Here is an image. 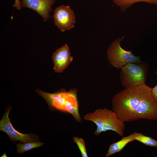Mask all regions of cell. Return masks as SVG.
I'll use <instances>...</instances> for the list:
<instances>
[{
	"instance_id": "1",
	"label": "cell",
	"mask_w": 157,
	"mask_h": 157,
	"mask_svg": "<svg viewBox=\"0 0 157 157\" xmlns=\"http://www.w3.org/2000/svg\"><path fill=\"white\" fill-rule=\"evenodd\" d=\"M151 90L145 83L124 88L113 96L112 110L124 122L157 120V103Z\"/></svg>"
},
{
	"instance_id": "2",
	"label": "cell",
	"mask_w": 157,
	"mask_h": 157,
	"mask_svg": "<svg viewBox=\"0 0 157 157\" xmlns=\"http://www.w3.org/2000/svg\"><path fill=\"white\" fill-rule=\"evenodd\" d=\"M84 120L93 122L97 128L94 134L98 135L102 132L112 131L123 137L125 128L124 122L120 119L114 111L106 108L98 109L85 115Z\"/></svg>"
},
{
	"instance_id": "3",
	"label": "cell",
	"mask_w": 157,
	"mask_h": 157,
	"mask_svg": "<svg viewBox=\"0 0 157 157\" xmlns=\"http://www.w3.org/2000/svg\"><path fill=\"white\" fill-rule=\"evenodd\" d=\"M148 67L149 65L144 62L128 63L121 69V84L126 88L145 83Z\"/></svg>"
},
{
	"instance_id": "4",
	"label": "cell",
	"mask_w": 157,
	"mask_h": 157,
	"mask_svg": "<svg viewBox=\"0 0 157 157\" xmlns=\"http://www.w3.org/2000/svg\"><path fill=\"white\" fill-rule=\"evenodd\" d=\"M124 36L117 38L109 46L107 52L108 61L113 67L117 69H121L129 63H140L142 61L140 56H136L131 51H126L122 47L121 42Z\"/></svg>"
},
{
	"instance_id": "5",
	"label": "cell",
	"mask_w": 157,
	"mask_h": 157,
	"mask_svg": "<svg viewBox=\"0 0 157 157\" xmlns=\"http://www.w3.org/2000/svg\"><path fill=\"white\" fill-rule=\"evenodd\" d=\"M11 107L8 108L3 115L2 119L0 121V130L6 133L9 136L12 141H20L23 143L39 141L38 136L33 133H29L24 134L18 132L13 126L8 117Z\"/></svg>"
},
{
	"instance_id": "6",
	"label": "cell",
	"mask_w": 157,
	"mask_h": 157,
	"mask_svg": "<svg viewBox=\"0 0 157 157\" xmlns=\"http://www.w3.org/2000/svg\"><path fill=\"white\" fill-rule=\"evenodd\" d=\"M52 17L54 25L62 32L72 28L76 22L73 10L69 6H58L54 10Z\"/></svg>"
},
{
	"instance_id": "7",
	"label": "cell",
	"mask_w": 157,
	"mask_h": 157,
	"mask_svg": "<svg viewBox=\"0 0 157 157\" xmlns=\"http://www.w3.org/2000/svg\"><path fill=\"white\" fill-rule=\"evenodd\" d=\"M56 0H20L22 7L28 8L33 10L42 16L43 21L46 22L50 19L52 6Z\"/></svg>"
},
{
	"instance_id": "8",
	"label": "cell",
	"mask_w": 157,
	"mask_h": 157,
	"mask_svg": "<svg viewBox=\"0 0 157 157\" xmlns=\"http://www.w3.org/2000/svg\"><path fill=\"white\" fill-rule=\"evenodd\" d=\"M52 58L54 64L53 69L56 73L63 72L73 60L69 47L66 44L57 49L53 53Z\"/></svg>"
},
{
	"instance_id": "9",
	"label": "cell",
	"mask_w": 157,
	"mask_h": 157,
	"mask_svg": "<svg viewBox=\"0 0 157 157\" xmlns=\"http://www.w3.org/2000/svg\"><path fill=\"white\" fill-rule=\"evenodd\" d=\"M35 91L46 100L50 106L62 111L63 106L70 94L69 91L50 93L37 89Z\"/></svg>"
},
{
	"instance_id": "10",
	"label": "cell",
	"mask_w": 157,
	"mask_h": 157,
	"mask_svg": "<svg viewBox=\"0 0 157 157\" xmlns=\"http://www.w3.org/2000/svg\"><path fill=\"white\" fill-rule=\"evenodd\" d=\"M69 91V95L63 106V111L71 114L77 122L81 123L82 119L79 112L77 90L76 89H72Z\"/></svg>"
},
{
	"instance_id": "11",
	"label": "cell",
	"mask_w": 157,
	"mask_h": 157,
	"mask_svg": "<svg viewBox=\"0 0 157 157\" xmlns=\"http://www.w3.org/2000/svg\"><path fill=\"white\" fill-rule=\"evenodd\" d=\"M134 140L133 133L123 137L119 141L110 145L106 157H109L116 153L120 152L128 144Z\"/></svg>"
},
{
	"instance_id": "12",
	"label": "cell",
	"mask_w": 157,
	"mask_h": 157,
	"mask_svg": "<svg viewBox=\"0 0 157 157\" xmlns=\"http://www.w3.org/2000/svg\"><path fill=\"white\" fill-rule=\"evenodd\" d=\"M113 1L123 12L134 4L138 2H145L157 5V0H113Z\"/></svg>"
},
{
	"instance_id": "13",
	"label": "cell",
	"mask_w": 157,
	"mask_h": 157,
	"mask_svg": "<svg viewBox=\"0 0 157 157\" xmlns=\"http://www.w3.org/2000/svg\"><path fill=\"white\" fill-rule=\"evenodd\" d=\"M135 140L146 145L153 147H157V140L151 137L146 136L141 133H133Z\"/></svg>"
},
{
	"instance_id": "14",
	"label": "cell",
	"mask_w": 157,
	"mask_h": 157,
	"mask_svg": "<svg viewBox=\"0 0 157 157\" xmlns=\"http://www.w3.org/2000/svg\"><path fill=\"white\" fill-rule=\"evenodd\" d=\"M44 143L38 141H33L24 144L19 143L16 145L17 152L22 154L25 152L33 148L39 147L44 144Z\"/></svg>"
},
{
	"instance_id": "15",
	"label": "cell",
	"mask_w": 157,
	"mask_h": 157,
	"mask_svg": "<svg viewBox=\"0 0 157 157\" xmlns=\"http://www.w3.org/2000/svg\"><path fill=\"white\" fill-rule=\"evenodd\" d=\"M73 140L78 146L83 157H88L85 143L84 140L81 138L74 136Z\"/></svg>"
},
{
	"instance_id": "16",
	"label": "cell",
	"mask_w": 157,
	"mask_h": 157,
	"mask_svg": "<svg viewBox=\"0 0 157 157\" xmlns=\"http://www.w3.org/2000/svg\"><path fill=\"white\" fill-rule=\"evenodd\" d=\"M151 92L153 96L157 103V84L154 87L152 88Z\"/></svg>"
},
{
	"instance_id": "17",
	"label": "cell",
	"mask_w": 157,
	"mask_h": 157,
	"mask_svg": "<svg viewBox=\"0 0 157 157\" xmlns=\"http://www.w3.org/2000/svg\"><path fill=\"white\" fill-rule=\"evenodd\" d=\"M14 7H16L17 9L20 10L22 7L20 4V1L19 0H15V3L13 6Z\"/></svg>"
},
{
	"instance_id": "18",
	"label": "cell",
	"mask_w": 157,
	"mask_h": 157,
	"mask_svg": "<svg viewBox=\"0 0 157 157\" xmlns=\"http://www.w3.org/2000/svg\"><path fill=\"white\" fill-rule=\"evenodd\" d=\"M7 157L6 155V154L5 153L2 156H1V157Z\"/></svg>"
},
{
	"instance_id": "19",
	"label": "cell",
	"mask_w": 157,
	"mask_h": 157,
	"mask_svg": "<svg viewBox=\"0 0 157 157\" xmlns=\"http://www.w3.org/2000/svg\"><path fill=\"white\" fill-rule=\"evenodd\" d=\"M156 75L157 76V71H156Z\"/></svg>"
}]
</instances>
